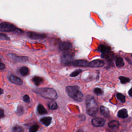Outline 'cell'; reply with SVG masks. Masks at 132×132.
Instances as JSON below:
<instances>
[{
	"instance_id": "obj_1",
	"label": "cell",
	"mask_w": 132,
	"mask_h": 132,
	"mask_svg": "<svg viewBox=\"0 0 132 132\" xmlns=\"http://www.w3.org/2000/svg\"><path fill=\"white\" fill-rule=\"evenodd\" d=\"M33 91L41 96L50 100H56L58 94L55 90L51 88H41L33 90Z\"/></svg>"
},
{
	"instance_id": "obj_2",
	"label": "cell",
	"mask_w": 132,
	"mask_h": 132,
	"mask_svg": "<svg viewBox=\"0 0 132 132\" xmlns=\"http://www.w3.org/2000/svg\"><path fill=\"white\" fill-rule=\"evenodd\" d=\"M86 107L87 113L91 116H94L98 111V104L94 96L88 95L86 99Z\"/></svg>"
},
{
	"instance_id": "obj_3",
	"label": "cell",
	"mask_w": 132,
	"mask_h": 132,
	"mask_svg": "<svg viewBox=\"0 0 132 132\" xmlns=\"http://www.w3.org/2000/svg\"><path fill=\"white\" fill-rule=\"evenodd\" d=\"M66 90L68 95L74 100L79 102L83 100L84 95L78 86H68L66 87Z\"/></svg>"
},
{
	"instance_id": "obj_4",
	"label": "cell",
	"mask_w": 132,
	"mask_h": 132,
	"mask_svg": "<svg viewBox=\"0 0 132 132\" xmlns=\"http://www.w3.org/2000/svg\"><path fill=\"white\" fill-rule=\"evenodd\" d=\"M17 27L12 23L3 22L0 24V31L3 32H13L17 30Z\"/></svg>"
},
{
	"instance_id": "obj_5",
	"label": "cell",
	"mask_w": 132,
	"mask_h": 132,
	"mask_svg": "<svg viewBox=\"0 0 132 132\" xmlns=\"http://www.w3.org/2000/svg\"><path fill=\"white\" fill-rule=\"evenodd\" d=\"M29 37L33 39H42L47 37V35L45 34H41L35 33L33 32H29L27 34Z\"/></svg>"
},
{
	"instance_id": "obj_6",
	"label": "cell",
	"mask_w": 132,
	"mask_h": 132,
	"mask_svg": "<svg viewBox=\"0 0 132 132\" xmlns=\"http://www.w3.org/2000/svg\"><path fill=\"white\" fill-rule=\"evenodd\" d=\"M61 61L63 64L68 65L71 64L73 61V56L69 53H65L61 57Z\"/></svg>"
},
{
	"instance_id": "obj_7",
	"label": "cell",
	"mask_w": 132,
	"mask_h": 132,
	"mask_svg": "<svg viewBox=\"0 0 132 132\" xmlns=\"http://www.w3.org/2000/svg\"><path fill=\"white\" fill-rule=\"evenodd\" d=\"M105 123V120L102 118L96 117L92 120V124L95 127L103 126Z\"/></svg>"
},
{
	"instance_id": "obj_8",
	"label": "cell",
	"mask_w": 132,
	"mask_h": 132,
	"mask_svg": "<svg viewBox=\"0 0 132 132\" xmlns=\"http://www.w3.org/2000/svg\"><path fill=\"white\" fill-rule=\"evenodd\" d=\"M71 65L75 66L78 67H89V63L85 60H76L74 61H72L71 64Z\"/></svg>"
},
{
	"instance_id": "obj_9",
	"label": "cell",
	"mask_w": 132,
	"mask_h": 132,
	"mask_svg": "<svg viewBox=\"0 0 132 132\" xmlns=\"http://www.w3.org/2000/svg\"><path fill=\"white\" fill-rule=\"evenodd\" d=\"M59 48L61 51H69L72 48V45L68 42H63L59 44Z\"/></svg>"
},
{
	"instance_id": "obj_10",
	"label": "cell",
	"mask_w": 132,
	"mask_h": 132,
	"mask_svg": "<svg viewBox=\"0 0 132 132\" xmlns=\"http://www.w3.org/2000/svg\"><path fill=\"white\" fill-rule=\"evenodd\" d=\"M10 57L13 60L19 62H22V61H26L28 60V57H24V56H18L14 54H10L9 55Z\"/></svg>"
},
{
	"instance_id": "obj_11",
	"label": "cell",
	"mask_w": 132,
	"mask_h": 132,
	"mask_svg": "<svg viewBox=\"0 0 132 132\" xmlns=\"http://www.w3.org/2000/svg\"><path fill=\"white\" fill-rule=\"evenodd\" d=\"M104 62L103 60L100 59L94 60L90 63H89V66L90 67L93 68H98L101 67L104 65Z\"/></svg>"
},
{
	"instance_id": "obj_12",
	"label": "cell",
	"mask_w": 132,
	"mask_h": 132,
	"mask_svg": "<svg viewBox=\"0 0 132 132\" xmlns=\"http://www.w3.org/2000/svg\"><path fill=\"white\" fill-rule=\"evenodd\" d=\"M9 80L12 83L18 85H21L23 84V81L21 78L13 75L10 76Z\"/></svg>"
},
{
	"instance_id": "obj_13",
	"label": "cell",
	"mask_w": 132,
	"mask_h": 132,
	"mask_svg": "<svg viewBox=\"0 0 132 132\" xmlns=\"http://www.w3.org/2000/svg\"><path fill=\"white\" fill-rule=\"evenodd\" d=\"M99 50L103 54H107L111 52V49L110 47L108 46H106L105 45H100L99 47Z\"/></svg>"
},
{
	"instance_id": "obj_14",
	"label": "cell",
	"mask_w": 132,
	"mask_h": 132,
	"mask_svg": "<svg viewBox=\"0 0 132 132\" xmlns=\"http://www.w3.org/2000/svg\"><path fill=\"white\" fill-rule=\"evenodd\" d=\"M40 122L46 126L50 125L52 122V118L51 117H45L40 119Z\"/></svg>"
},
{
	"instance_id": "obj_15",
	"label": "cell",
	"mask_w": 132,
	"mask_h": 132,
	"mask_svg": "<svg viewBox=\"0 0 132 132\" xmlns=\"http://www.w3.org/2000/svg\"><path fill=\"white\" fill-rule=\"evenodd\" d=\"M118 117L120 118L125 119L127 118L128 117V113L127 111L125 109H122L120 110L118 112Z\"/></svg>"
},
{
	"instance_id": "obj_16",
	"label": "cell",
	"mask_w": 132,
	"mask_h": 132,
	"mask_svg": "<svg viewBox=\"0 0 132 132\" xmlns=\"http://www.w3.org/2000/svg\"><path fill=\"white\" fill-rule=\"evenodd\" d=\"M100 112L105 117H108L109 116L110 113H109V111L108 110V108H106L104 106H101L100 107Z\"/></svg>"
},
{
	"instance_id": "obj_17",
	"label": "cell",
	"mask_w": 132,
	"mask_h": 132,
	"mask_svg": "<svg viewBox=\"0 0 132 132\" xmlns=\"http://www.w3.org/2000/svg\"><path fill=\"white\" fill-rule=\"evenodd\" d=\"M119 125V122L116 120H112L108 123V126L112 129L118 128Z\"/></svg>"
},
{
	"instance_id": "obj_18",
	"label": "cell",
	"mask_w": 132,
	"mask_h": 132,
	"mask_svg": "<svg viewBox=\"0 0 132 132\" xmlns=\"http://www.w3.org/2000/svg\"><path fill=\"white\" fill-rule=\"evenodd\" d=\"M33 82H34V84L37 86H39L43 81V80L42 78L39 77V76H34L32 79Z\"/></svg>"
},
{
	"instance_id": "obj_19",
	"label": "cell",
	"mask_w": 132,
	"mask_h": 132,
	"mask_svg": "<svg viewBox=\"0 0 132 132\" xmlns=\"http://www.w3.org/2000/svg\"><path fill=\"white\" fill-rule=\"evenodd\" d=\"M37 111L40 115H45L48 113L47 110L41 104H39L37 107Z\"/></svg>"
},
{
	"instance_id": "obj_20",
	"label": "cell",
	"mask_w": 132,
	"mask_h": 132,
	"mask_svg": "<svg viewBox=\"0 0 132 132\" xmlns=\"http://www.w3.org/2000/svg\"><path fill=\"white\" fill-rule=\"evenodd\" d=\"M20 72L23 76H26L29 73V69L27 67H23L20 69Z\"/></svg>"
},
{
	"instance_id": "obj_21",
	"label": "cell",
	"mask_w": 132,
	"mask_h": 132,
	"mask_svg": "<svg viewBox=\"0 0 132 132\" xmlns=\"http://www.w3.org/2000/svg\"><path fill=\"white\" fill-rule=\"evenodd\" d=\"M116 64L118 67H122L124 65V63L123 59L121 57H118L116 59Z\"/></svg>"
},
{
	"instance_id": "obj_22",
	"label": "cell",
	"mask_w": 132,
	"mask_h": 132,
	"mask_svg": "<svg viewBox=\"0 0 132 132\" xmlns=\"http://www.w3.org/2000/svg\"><path fill=\"white\" fill-rule=\"evenodd\" d=\"M48 106L51 110H55L58 108V105L56 102L54 101H52L48 104Z\"/></svg>"
},
{
	"instance_id": "obj_23",
	"label": "cell",
	"mask_w": 132,
	"mask_h": 132,
	"mask_svg": "<svg viewBox=\"0 0 132 132\" xmlns=\"http://www.w3.org/2000/svg\"><path fill=\"white\" fill-rule=\"evenodd\" d=\"M117 98L122 103H124L125 102V96L121 93H117Z\"/></svg>"
},
{
	"instance_id": "obj_24",
	"label": "cell",
	"mask_w": 132,
	"mask_h": 132,
	"mask_svg": "<svg viewBox=\"0 0 132 132\" xmlns=\"http://www.w3.org/2000/svg\"><path fill=\"white\" fill-rule=\"evenodd\" d=\"M119 79L122 84H126L128 83L130 81V79L129 78L124 77V76H120Z\"/></svg>"
},
{
	"instance_id": "obj_25",
	"label": "cell",
	"mask_w": 132,
	"mask_h": 132,
	"mask_svg": "<svg viewBox=\"0 0 132 132\" xmlns=\"http://www.w3.org/2000/svg\"><path fill=\"white\" fill-rule=\"evenodd\" d=\"M17 113L19 116H21L24 113V108L21 105H19L17 108Z\"/></svg>"
},
{
	"instance_id": "obj_26",
	"label": "cell",
	"mask_w": 132,
	"mask_h": 132,
	"mask_svg": "<svg viewBox=\"0 0 132 132\" xmlns=\"http://www.w3.org/2000/svg\"><path fill=\"white\" fill-rule=\"evenodd\" d=\"M13 131L14 132H21L23 131L24 129L20 126H16L13 127Z\"/></svg>"
},
{
	"instance_id": "obj_27",
	"label": "cell",
	"mask_w": 132,
	"mask_h": 132,
	"mask_svg": "<svg viewBox=\"0 0 132 132\" xmlns=\"http://www.w3.org/2000/svg\"><path fill=\"white\" fill-rule=\"evenodd\" d=\"M39 128V126L37 124H34L33 125H32L30 128L29 131L30 132H36L38 130Z\"/></svg>"
},
{
	"instance_id": "obj_28",
	"label": "cell",
	"mask_w": 132,
	"mask_h": 132,
	"mask_svg": "<svg viewBox=\"0 0 132 132\" xmlns=\"http://www.w3.org/2000/svg\"><path fill=\"white\" fill-rule=\"evenodd\" d=\"M0 39L5 40H9L10 38L8 37L6 34L3 33H0Z\"/></svg>"
},
{
	"instance_id": "obj_29",
	"label": "cell",
	"mask_w": 132,
	"mask_h": 132,
	"mask_svg": "<svg viewBox=\"0 0 132 132\" xmlns=\"http://www.w3.org/2000/svg\"><path fill=\"white\" fill-rule=\"evenodd\" d=\"M82 72V70H77L74 71V72H73L71 74H70V76L71 77H75L76 76H77L78 75L80 74V73Z\"/></svg>"
},
{
	"instance_id": "obj_30",
	"label": "cell",
	"mask_w": 132,
	"mask_h": 132,
	"mask_svg": "<svg viewBox=\"0 0 132 132\" xmlns=\"http://www.w3.org/2000/svg\"><path fill=\"white\" fill-rule=\"evenodd\" d=\"M94 92L96 94H97V95H101V94H103V91H102V90L101 88H95L94 89Z\"/></svg>"
},
{
	"instance_id": "obj_31",
	"label": "cell",
	"mask_w": 132,
	"mask_h": 132,
	"mask_svg": "<svg viewBox=\"0 0 132 132\" xmlns=\"http://www.w3.org/2000/svg\"><path fill=\"white\" fill-rule=\"evenodd\" d=\"M23 101L25 102H26V103H29L30 102V96L28 95H27V94H26V95H25L24 96H23Z\"/></svg>"
},
{
	"instance_id": "obj_32",
	"label": "cell",
	"mask_w": 132,
	"mask_h": 132,
	"mask_svg": "<svg viewBox=\"0 0 132 132\" xmlns=\"http://www.w3.org/2000/svg\"><path fill=\"white\" fill-rule=\"evenodd\" d=\"M4 117V111L2 108H0V118H2Z\"/></svg>"
},
{
	"instance_id": "obj_33",
	"label": "cell",
	"mask_w": 132,
	"mask_h": 132,
	"mask_svg": "<svg viewBox=\"0 0 132 132\" xmlns=\"http://www.w3.org/2000/svg\"><path fill=\"white\" fill-rule=\"evenodd\" d=\"M6 67H5V65L2 63H0V69L1 70H3L4 69H5Z\"/></svg>"
},
{
	"instance_id": "obj_34",
	"label": "cell",
	"mask_w": 132,
	"mask_h": 132,
	"mask_svg": "<svg viewBox=\"0 0 132 132\" xmlns=\"http://www.w3.org/2000/svg\"><path fill=\"white\" fill-rule=\"evenodd\" d=\"M128 94L130 96L132 97V88L128 91Z\"/></svg>"
},
{
	"instance_id": "obj_35",
	"label": "cell",
	"mask_w": 132,
	"mask_h": 132,
	"mask_svg": "<svg viewBox=\"0 0 132 132\" xmlns=\"http://www.w3.org/2000/svg\"><path fill=\"white\" fill-rule=\"evenodd\" d=\"M4 93V91L2 88H0V95Z\"/></svg>"
},
{
	"instance_id": "obj_36",
	"label": "cell",
	"mask_w": 132,
	"mask_h": 132,
	"mask_svg": "<svg viewBox=\"0 0 132 132\" xmlns=\"http://www.w3.org/2000/svg\"><path fill=\"white\" fill-rule=\"evenodd\" d=\"M131 57H132V55H131Z\"/></svg>"
}]
</instances>
